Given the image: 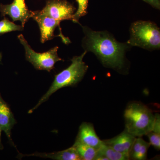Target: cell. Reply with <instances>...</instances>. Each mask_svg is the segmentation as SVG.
I'll use <instances>...</instances> for the list:
<instances>
[{
    "mask_svg": "<svg viewBox=\"0 0 160 160\" xmlns=\"http://www.w3.org/2000/svg\"><path fill=\"white\" fill-rule=\"evenodd\" d=\"M20 42L24 46L26 59L37 70L50 72L54 69L55 64L59 61H64L58 55V46L52 48L46 52L39 53L33 50L22 34L18 36Z\"/></svg>",
    "mask_w": 160,
    "mask_h": 160,
    "instance_id": "obj_5",
    "label": "cell"
},
{
    "mask_svg": "<svg viewBox=\"0 0 160 160\" xmlns=\"http://www.w3.org/2000/svg\"><path fill=\"white\" fill-rule=\"evenodd\" d=\"M86 53L87 52L84 51L81 55L73 57L71 59V65L55 76L54 81L49 90L40 99L37 105L29 110L28 113H32L59 89L64 87L75 86L82 81L89 68L88 65L83 61Z\"/></svg>",
    "mask_w": 160,
    "mask_h": 160,
    "instance_id": "obj_2",
    "label": "cell"
},
{
    "mask_svg": "<svg viewBox=\"0 0 160 160\" xmlns=\"http://www.w3.org/2000/svg\"><path fill=\"white\" fill-rule=\"evenodd\" d=\"M129 38L126 42L131 47H137L148 51L159 50L160 29L150 21L138 20L129 27Z\"/></svg>",
    "mask_w": 160,
    "mask_h": 160,
    "instance_id": "obj_3",
    "label": "cell"
},
{
    "mask_svg": "<svg viewBox=\"0 0 160 160\" xmlns=\"http://www.w3.org/2000/svg\"><path fill=\"white\" fill-rule=\"evenodd\" d=\"M142 1L149 4L154 9L160 10V0H142Z\"/></svg>",
    "mask_w": 160,
    "mask_h": 160,
    "instance_id": "obj_20",
    "label": "cell"
},
{
    "mask_svg": "<svg viewBox=\"0 0 160 160\" xmlns=\"http://www.w3.org/2000/svg\"><path fill=\"white\" fill-rule=\"evenodd\" d=\"M146 135L149 139V143L158 150L160 149V134L151 131Z\"/></svg>",
    "mask_w": 160,
    "mask_h": 160,
    "instance_id": "obj_18",
    "label": "cell"
},
{
    "mask_svg": "<svg viewBox=\"0 0 160 160\" xmlns=\"http://www.w3.org/2000/svg\"><path fill=\"white\" fill-rule=\"evenodd\" d=\"M82 27L84 34L82 46L85 51L94 53L105 67L123 70L126 52L132 47L127 42H119L107 30L95 31L87 26Z\"/></svg>",
    "mask_w": 160,
    "mask_h": 160,
    "instance_id": "obj_1",
    "label": "cell"
},
{
    "mask_svg": "<svg viewBox=\"0 0 160 160\" xmlns=\"http://www.w3.org/2000/svg\"><path fill=\"white\" fill-rule=\"evenodd\" d=\"M150 146V143L146 142L142 138H136L129 152V159L146 160Z\"/></svg>",
    "mask_w": 160,
    "mask_h": 160,
    "instance_id": "obj_13",
    "label": "cell"
},
{
    "mask_svg": "<svg viewBox=\"0 0 160 160\" xmlns=\"http://www.w3.org/2000/svg\"><path fill=\"white\" fill-rule=\"evenodd\" d=\"M76 8L66 0H48L46 6L40 10L42 14L61 22L72 20Z\"/></svg>",
    "mask_w": 160,
    "mask_h": 160,
    "instance_id": "obj_6",
    "label": "cell"
},
{
    "mask_svg": "<svg viewBox=\"0 0 160 160\" xmlns=\"http://www.w3.org/2000/svg\"><path fill=\"white\" fill-rule=\"evenodd\" d=\"M31 18L37 22L41 32V42L45 43L55 37L54 32L57 27L59 28L62 32L60 24L61 22L42 14L40 10L31 11Z\"/></svg>",
    "mask_w": 160,
    "mask_h": 160,
    "instance_id": "obj_8",
    "label": "cell"
},
{
    "mask_svg": "<svg viewBox=\"0 0 160 160\" xmlns=\"http://www.w3.org/2000/svg\"><path fill=\"white\" fill-rule=\"evenodd\" d=\"M152 131L160 134V116L158 113L155 115L154 122Z\"/></svg>",
    "mask_w": 160,
    "mask_h": 160,
    "instance_id": "obj_19",
    "label": "cell"
},
{
    "mask_svg": "<svg viewBox=\"0 0 160 160\" xmlns=\"http://www.w3.org/2000/svg\"><path fill=\"white\" fill-rule=\"evenodd\" d=\"M75 141L91 146L97 150L103 144L102 141L97 135L93 125L87 122H83L80 126Z\"/></svg>",
    "mask_w": 160,
    "mask_h": 160,
    "instance_id": "obj_10",
    "label": "cell"
},
{
    "mask_svg": "<svg viewBox=\"0 0 160 160\" xmlns=\"http://www.w3.org/2000/svg\"><path fill=\"white\" fill-rule=\"evenodd\" d=\"M78 3V8L72 17V21L74 23L80 24L79 19L88 13L89 0H76Z\"/></svg>",
    "mask_w": 160,
    "mask_h": 160,
    "instance_id": "obj_16",
    "label": "cell"
},
{
    "mask_svg": "<svg viewBox=\"0 0 160 160\" xmlns=\"http://www.w3.org/2000/svg\"><path fill=\"white\" fill-rule=\"evenodd\" d=\"M77 151L82 160H94L97 150L91 146H87L75 141L72 146Z\"/></svg>",
    "mask_w": 160,
    "mask_h": 160,
    "instance_id": "obj_15",
    "label": "cell"
},
{
    "mask_svg": "<svg viewBox=\"0 0 160 160\" xmlns=\"http://www.w3.org/2000/svg\"><path fill=\"white\" fill-rule=\"evenodd\" d=\"M16 123V121L12 112L0 93V127L6 133L10 144L16 149L11 138V130Z\"/></svg>",
    "mask_w": 160,
    "mask_h": 160,
    "instance_id": "obj_9",
    "label": "cell"
},
{
    "mask_svg": "<svg viewBox=\"0 0 160 160\" xmlns=\"http://www.w3.org/2000/svg\"><path fill=\"white\" fill-rule=\"evenodd\" d=\"M128 156L119 152L103 143L97 150L94 160H128Z\"/></svg>",
    "mask_w": 160,
    "mask_h": 160,
    "instance_id": "obj_14",
    "label": "cell"
},
{
    "mask_svg": "<svg viewBox=\"0 0 160 160\" xmlns=\"http://www.w3.org/2000/svg\"><path fill=\"white\" fill-rule=\"evenodd\" d=\"M27 156L37 157L44 158H50L57 160H81L77 151L72 146L62 151L54 152L49 153L35 152L31 154L25 155L19 153L17 158L20 159L24 157Z\"/></svg>",
    "mask_w": 160,
    "mask_h": 160,
    "instance_id": "obj_12",
    "label": "cell"
},
{
    "mask_svg": "<svg viewBox=\"0 0 160 160\" xmlns=\"http://www.w3.org/2000/svg\"><path fill=\"white\" fill-rule=\"evenodd\" d=\"M126 130L135 137H142L152 131L155 115L151 109L141 103L133 102L124 112Z\"/></svg>",
    "mask_w": 160,
    "mask_h": 160,
    "instance_id": "obj_4",
    "label": "cell"
},
{
    "mask_svg": "<svg viewBox=\"0 0 160 160\" xmlns=\"http://www.w3.org/2000/svg\"><path fill=\"white\" fill-rule=\"evenodd\" d=\"M136 138L125 129L117 136L110 139L103 140L102 142L116 151L129 157L130 149Z\"/></svg>",
    "mask_w": 160,
    "mask_h": 160,
    "instance_id": "obj_11",
    "label": "cell"
},
{
    "mask_svg": "<svg viewBox=\"0 0 160 160\" xmlns=\"http://www.w3.org/2000/svg\"><path fill=\"white\" fill-rule=\"evenodd\" d=\"M24 27L18 26L5 18L0 21V35L12 31H22Z\"/></svg>",
    "mask_w": 160,
    "mask_h": 160,
    "instance_id": "obj_17",
    "label": "cell"
},
{
    "mask_svg": "<svg viewBox=\"0 0 160 160\" xmlns=\"http://www.w3.org/2000/svg\"><path fill=\"white\" fill-rule=\"evenodd\" d=\"M0 12L2 17L9 16L13 22L20 21L23 27L31 18V11L28 9L25 0H13L9 5L0 4Z\"/></svg>",
    "mask_w": 160,
    "mask_h": 160,
    "instance_id": "obj_7",
    "label": "cell"
},
{
    "mask_svg": "<svg viewBox=\"0 0 160 160\" xmlns=\"http://www.w3.org/2000/svg\"><path fill=\"white\" fill-rule=\"evenodd\" d=\"M2 129L0 127V150H2L4 148L2 144V139H1V135H2Z\"/></svg>",
    "mask_w": 160,
    "mask_h": 160,
    "instance_id": "obj_21",
    "label": "cell"
}]
</instances>
